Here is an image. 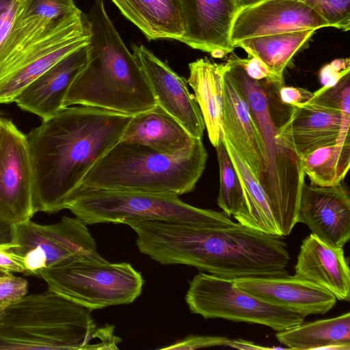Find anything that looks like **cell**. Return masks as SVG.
<instances>
[{"instance_id": "obj_2", "label": "cell", "mask_w": 350, "mask_h": 350, "mask_svg": "<svg viewBox=\"0 0 350 350\" xmlns=\"http://www.w3.org/2000/svg\"><path fill=\"white\" fill-rule=\"evenodd\" d=\"M132 117L98 107L69 106L26 135L34 214L64 209L89 170L120 142Z\"/></svg>"}, {"instance_id": "obj_12", "label": "cell", "mask_w": 350, "mask_h": 350, "mask_svg": "<svg viewBox=\"0 0 350 350\" xmlns=\"http://www.w3.org/2000/svg\"><path fill=\"white\" fill-rule=\"evenodd\" d=\"M291 106L277 137L300 159L349 136L350 111H341L315 97L304 105Z\"/></svg>"}, {"instance_id": "obj_31", "label": "cell", "mask_w": 350, "mask_h": 350, "mask_svg": "<svg viewBox=\"0 0 350 350\" xmlns=\"http://www.w3.org/2000/svg\"><path fill=\"white\" fill-rule=\"evenodd\" d=\"M74 0H20L16 16L21 19L40 18L53 21L75 11Z\"/></svg>"}, {"instance_id": "obj_39", "label": "cell", "mask_w": 350, "mask_h": 350, "mask_svg": "<svg viewBox=\"0 0 350 350\" xmlns=\"http://www.w3.org/2000/svg\"><path fill=\"white\" fill-rule=\"evenodd\" d=\"M0 268L9 272L29 275L23 257L10 250V247L0 246Z\"/></svg>"}, {"instance_id": "obj_25", "label": "cell", "mask_w": 350, "mask_h": 350, "mask_svg": "<svg viewBox=\"0 0 350 350\" xmlns=\"http://www.w3.org/2000/svg\"><path fill=\"white\" fill-rule=\"evenodd\" d=\"M316 31L304 29L249 38L237 42L234 46L260 59L274 79L284 84V70Z\"/></svg>"}, {"instance_id": "obj_34", "label": "cell", "mask_w": 350, "mask_h": 350, "mask_svg": "<svg viewBox=\"0 0 350 350\" xmlns=\"http://www.w3.org/2000/svg\"><path fill=\"white\" fill-rule=\"evenodd\" d=\"M350 73L349 58L336 59L322 67L319 72L321 89L334 86L347 74Z\"/></svg>"}, {"instance_id": "obj_11", "label": "cell", "mask_w": 350, "mask_h": 350, "mask_svg": "<svg viewBox=\"0 0 350 350\" xmlns=\"http://www.w3.org/2000/svg\"><path fill=\"white\" fill-rule=\"evenodd\" d=\"M33 173L26 135L12 121H0V219L14 225L30 220Z\"/></svg>"}, {"instance_id": "obj_28", "label": "cell", "mask_w": 350, "mask_h": 350, "mask_svg": "<svg viewBox=\"0 0 350 350\" xmlns=\"http://www.w3.org/2000/svg\"><path fill=\"white\" fill-rule=\"evenodd\" d=\"M311 184L327 187L343 182L350 165V141L321 147L301 159Z\"/></svg>"}, {"instance_id": "obj_24", "label": "cell", "mask_w": 350, "mask_h": 350, "mask_svg": "<svg viewBox=\"0 0 350 350\" xmlns=\"http://www.w3.org/2000/svg\"><path fill=\"white\" fill-rule=\"evenodd\" d=\"M278 340L288 349H350V313L301 323L277 332Z\"/></svg>"}, {"instance_id": "obj_7", "label": "cell", "mask_w": 350, "mask_h": 350, "mask_svg": "<svg viewBox=\"0 0 350 350\" xmlns=\"http://www.w3.org/2000/svg\"><path fill=\"white\" fill-rule=\"evenodd\" d=\"M65 208L86 224L131 223L161 220L200 225L235 226L224 212L198 208L178 195L123 189L77 187L68 198Z\"/></svg>"}, {"instance_id": "obj_14", "label": "cell", "mask_w": 350, "mask_h": 350, "mask_svg": "<svg viewBox=\"0 0 350 350\" xmlns=\"http://www.w3.org/2000/svg\"><path fill=\"white\" fill-rule=\"evenodd\" d=\"M329 27L314 9L302 1L264 0L238 11L232 25L230 41L234 46L245 38Z\"/></svg>"}, {"instance_id": "obj_33", "label": "cell", "mask_w": 350, "mask_h": 350, "mask_svg": "<svg viewBox=\"0 0 350 350\" xmlns=\"http://www.w3.org/2000/svg\"><path fill=\"white\" fill-rule=\"evenodd\" d=\"M28 282L12 273L0 276V305L16 301L27 295Z\"/></svg>"}, {"instance_id": "obj_35", "label": "cell", "mask_w": 350, "mask_h": 350, "mask_svg": "<svg viewBox=\"0 0 350 350\" xmlns=\"http://www.w3.org/2000/svg\"><path fill=\"white\" fill-rule=\"evenodd\" d=\"M228 338L224 336L191 335L162 349H196L216 346H226Z\"/></svg>"}, {"instance_id": "obj_18", "label": "cell", "mask_w": 350, "mask_h": 350, "mask_svg": "<svg viewBox=\"0 0 350 350\" xmlns=\"http://www.w3.org/2000/svg\"><path fill=\"white\" fill-rule=\"evenodd\" d=\"M221 129L224 137L260 183L265 170L264 144L249 105L226 65L223 78Z\"/></svg>"}, {"instance_id": "obj_41", "label": "cell", "mask_w": 350, "mask_h": 350, "mask_svg": "<svg viewBox=\"0 0 350 350\" xmlns=\"http://www.w3.org/2000/svg\"><path fill=\"white\" fill-rule=\"evenodd\" d=\"M226 347H230L239 349H284L287 348L280 347H264L260 345H257L252 341L243 340V339H228L226 344Z\"/></svg>"}, {"instance_id": "obj_15", "label": "cell", "mask_w": 350, "mask_h": 350, "mask_svg": "<svg viewBox=\"0 0 350 350\" xmlns=\"http://www.w3.org/2000/svg\"><path fill=\"white\" fill-rule=\"evenodd\" d=\"M297 223L306 224L321 240L342 247L350 238V196L346 185H303Z\"/></svg>"}, {"instance_id": "obj_32", "label": "cell", "mask_w": 350, "mask_h": 350, "mask_svg": "<svg viewBox=\"0 0 350 350\" xmlns=\"http://www.w3.org/2000/svg\"><path fill=\"white\" fill-rule=\"evenodd\" d=\"M314 9L329 27L347 31L350 29V0H297Z\"/></svg>"}, {"instance_id": "obj_38", "label": "cell", "mask_w": 350, "mask_h": 350, "mask_svg": "<svg viewBox=\"0 0 350 350\" xmlns=\"http://www.w3.org/2000/svg\"><path fill=\"white\" fill-rule=\"evenodd\" d=\"M314 96L306 89L298 87L282 86L278 90L280 100L285 105L299 106L310 101Z\"/></svg>"}, {"instance_id": "obj_20", "label": "cell", "mask_w": 350, "mask_h": 350, "mask_svg": "<svg viewBox=\"0 0 350 350\" xmlns=\"http://www.w3.org/2000/svg\"><path fill=\"white\" fill-rule=\"evenodd\" d=\"M297 276L326 289L336 299H350V270L342 247L332 246L311 233L300 246Z\"/></svg>"}, {"instance_id": "obj_13", "label": "cell", "mask_w": 350, "mask_h": 350, "mask_svg": "<svg viewBox=\"0 0 350 350\" xmlns=\"http://www.w3.org/2000/svg\"><path fill=\"white\" fill-rule=\"evenodd\" d=\"M133 55L144 74L157 105L176 119L195 138L202 139L205 124L187 81L144 45L133 44Z\"/></svg>"}, {"instance_id": "obj_44", "label": "cell", "mask_w": 350, "mask_h": 350, "mask_svg": "<svg viewBox=\"0 0 350 350\" xmlns=\"http://www.w3.org/2000/svg\"><path fill=\"white\" fill-rule=\"evenodd\" d=\"M1 116H0V121H1Z\"/></svg>"}, {"instance_id": "obj_6", "label": "cell", "mask_w": 350, "mask_h": 350, "mask_svg": "<svg viewBox=\"0 0 350 350\" xmlns=\"http://www.w3.org/2000/svg\"><path fill=\"white\" fill-rule=\"evenodd\" d=\"M207 157L202 139L176 154L161 152L143 144L118 142L93 165L78 187L180 196L195 189Z\"/></svg>"}, {"instance_id": "obj_27", "label": "cell", "mask_w": 350, "mask_h": 350, "mask_svg": "<svg viewBox=\"0 0 350 350\" xmlns=\"http://www.w3.org/2000/svg\"><path fill=\"white\" fill-rule=\"evenodd\" d=\"M223 140L243 187L249 212L248 227L281 237L269 201L258 180L224 135Z\"/></svg>"}, {"instance_id": "obj_4", "label": "cell", "mask_w": 350, "mask_h": 350, "mask_svg": "<svg viewBox=\"0 0 350 350\" xmlns=\"http://www.w3.org/2000/svg\"><path fill=\"white\" fill-rule=\"evenodd\" d=\"M91 312L49 288L0 305V350L118 349L113 326L97 328Z\"/></svg>"}, {"instance_id": "obj_17", "label": "cell", "mask_w": 350, "mask_h": 350, "mask_svg": "<svg viewBox=\"0 0 350 350\" xmlns=\"http://www.w3.org/2000/svg\"><path fill=\"white\" fill-rule=\"evenodd\" d=\"M184 33L178 39L192 49L226 55L234 49L232 25L239 8L236 0H178Z\"/></svg>"}, {"instance_id": "obj_37", "label": "cell", "mask_w": 350, "mask_h": 350, "mask_svg": "<svg viewBox=\"0 0 350 350\" xmlns=\"http://www.w3.org/2000/svg\"><path fill=\"white\" fill-rule=\"evenodd\" d=\"M19 4L20 0H0V46L12 28Z\"/></svg>"}, {"instance_id": "obj_43", "label": "cell", "mask_w": 350, "mask_h": 350, "mask_svg": "<svg viewBox=\"0 0 350 350\" xmlns=\"http://www.w3.org/2000/svg\"><path fill=\"white\" fill-rule=\"evenodd\" d=\"M10 273H11V272H9V271H6L5 269H3L0 268V276L8 275Z\"/></svg>"}, {"instance_id": "obj_26", "label": "cell", "mask_w": 350, "mask_h": 350, "mask_svg": "<svg viewBox=\"0 0 350 350\" xmlns=\"http://www.w3.org/2000/svg\"><path fill=\"white\" fill-rule=\"evenodd\" d=\"M14 245L10 250L23 257L29 275L73 258L51 239L39 232L31 219L15 225Z\"/></svg>"}, {"instance_id": "obj_19", "label": "cell", "mask_w": 350, "mask_h": 350, "mask_svg": "<svg viewBox=\"0 0 350 350\" xmlns=\"http://www.w3.org/2000/svg\"><path fill=\"white\" fill-rule=\"evenodd\" d=\"M89 44L65 56L26 86L14 102L23 110L46 120L64 107L68 91L85 66Z\"/></svg>"}, {"instance_id": "obj_21", "label": "cell", "mask_w": 350, "mask_h": 350, "mask_svg": "<svg viewBox=\"0 0 350 350\" xmlns=\"http://www.w3.org/2000/svg\"><path fill=\"white\" fill-rule=\"evenodd\" d=\"M198 139L157 105L133 116L120 142L143 144L161 152L176 154L191 148Z\"/></svg>"}, {"instance_id": "obj_9", "label": "cell", "mask_w": 350, "mask_h": 350, "mask_svg": "<svg viewBox=\"0 0 350 350\" xmlns=\"http://www.w3.org/2000/svg\"><path fill=\"white\" fill-rule=\"evenodd\" d=\"M185 301L191 313L206 319L260 324L276 332L300 324L304 319L239 288L232 280L202 272L190 281Z\"/></svg>"}, {"instance_id": "obj_3", "label": "cell", "mask_w": 350, "mask_h": 350, "mask_svg": "<svg viewBox=\"0 0 350 350\" xmlns=\"http://www.w3.org/2000/svg\"><path fill=\"white\" fill-rule=\"evenodd\" d=\"M88 62L70 85L64 107L85 105L135 116L157 105L151 88L106 11L94 0L87 15Z\"/></svg>"}, {"instance_id": "obj_29", "label": "cell", "mask_w": 350, "mask_h": 350, "mask_svg": "<svg viewBox=\"0 0 350 350\" xmlns=\"http://www.w3.org/2000/svg\"><path fill=\"white\" fill-rule=\"evenodd\" d=\"M215 148L219 169L218 206L228 216H232L237 223L248 227L249 212L243 187L223 137Z\"/></svg>"}, {"instance_id": "obj_40", "label": "cell", "mask_w": 350, "mask_h": 350, "mask_svg": "<svg viewBox=\"0 0 350 350\" xmlns=\"http://www.w3.org/2000/svg\"><path fill=\"white\" fill-rule=\"evenodd\" d=\"M15 225L0 219V246L10 247L15 245Z\"/></svg>"}, {"instance_id": "obj_16", "label": "cell", "mask_w": 350, "mask_h": 350, "mask_svg": "<svg viewBox=\"0 0 350 350\" xmlns=\"http://www.w3.org/2000/svg\"><path fill=\"white\" fill-rule=\"evenodd\" d=\"M232 280L246 292L304 319L310 314H324L336 304V297L330 292L296 275L245 277Z\"/></svg>"}, {"instance_id": "obj_5", "label": "cell", "mask_w": 350, "mask_h": 350, "mask_svg": "<svg viewBox=\"0 0 350 350\" xmlns=\"http://www.w3.org/2000/svg\"><path fill=\"white\" fill-rule=\"evenodd\" d=\"M225 63L249 105L262 137L266 163L260 185L269 201L280 236H288L297 223L306 175L300 158L277 137L278 129L288 119L292 107L279 99L278 90L284 85L254 80L231 53Z\"/></svg>"}, {"instance_id": "obj_22", "label": "cell", "mask_w": 350, "mask_h": 350, "mask_svg": "<svg viewBox=\"0 0 350 350\" xmlns=\"http://www.w3.org/2000/svg\"><path fill=\"white\" fill-rule=\"evenodd\" d=\"M188 84L195 93L209 140L215 147L223 137L221 112L225 63L200 58L189 64Z\"/></svg>"}, {"instance_id": "obj_8", "label": "cell", "mask_w": 350, "mask_h": 350, "mask_svg": "<svg viewBox=\"0 0 350 350\" xmlns=\"http://www.w3.org/2000/svg\"><path fill=\"white\" fill-rule=\"evenodd\" d=\"M48 288L91 310L129 304L142 293L144 279L128 262L73 258L40 269Z\"/></svg>"}, {"instance_id": "obj_1", "label": "cell", "mask_w": 350, "mask_h": 350, "mask_svg": "<svg viewBox=\"0 0 350 350\" xmlns=\"http://www.w3.org/2000/svg\"><path fill=\"white\" fill-rule=\"evenodd\" d=\"M139 251L163 265H186L234 280L286 274L282 237L239 223L230 227L148 220L129 224Z\"/></svg>"}, {"instance_id": "obj_10", "label": "cell", "mask_w": 350, "mask_h": 350, "mask_svg": "<svg viewBox=\"0 0 350 350\" xmlns=\"http://www.w3.org/2000/svg\"><path fill=\"white\" fill-rule=\"evenodd\" d=\"M87 15L77 8L0 67V104L14 102L59 60L90 43Z\"/></svg>"}, {"instance_id": "obj_23", "label": "cell", "mask_w": 350, "mask_h": 350, "mask_svg": "<svg viewBox=\"0 0 350 350\" xmlns=\"http://www.w3.org/2000/svg\"><path fill=\"white\" fill-rule=\"evenodd\" d=\"M148 40H178L184 33L178 0H111Z\"/></svg>"}, {"instance_id": "obj_30", "label": "cell", "mask_w": 350, "mask_h": 350, "mask_svg": "<svg viewBox=\"0 0 350 350\" xmlns=\"http://www.w3.org/2000/svg\"><path fill=\"white\" fill-rule=\"evenodd\" d=\"M36 228L72 256L103 260L98 253L95 240L86 224L78 217H63L54 224L41 225L34 222Z\"/></svg>"}, {"instance_id": "obj_36", "label": "cell", "mask_w": 350, "mask_h": 350, "mask_svg": "<svg viewBox=\"0 0 350 350\" xmlns=\"http://www.w3.org/2000/svg\"><path fill=\"white\" fill-rule=\"evenodd\" d=\"M231 53L234 60L243 67L250 78L256 81L267 80L278 83L270 73L265 64L258 57L247 54V57L241 58L233 51Z\"/></svg>"}, {"instance_id": "obj_42", "label": "cell", "mask_w": 350, "mask_h": 350, "mask_svg": "<svg viewBox=\"0 0 350 350\" xmlns=\"http://www.w3.org/2000/svg\"><path fill=\"white\" fill-rule=\"evenodd\" d=\"M264 0H236L239 10L245 7L252 5Z\"/></svg>"}]
</instances>
